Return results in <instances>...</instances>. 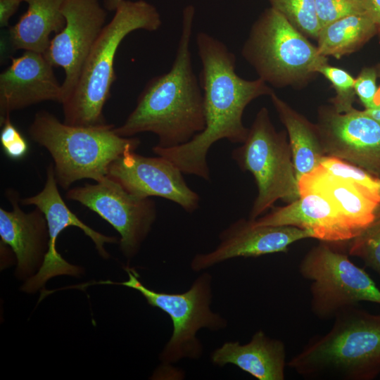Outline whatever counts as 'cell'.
Returning <instances> with one entry per match:
<instances>
[{
    "mask_svg": "<svg viewBox=\"0 0 380 380\" xmlns=\"http://www.w3.org/2000/svg\"><path fill=\"white\" fill-rule=\"evenodd\" d=\"M202 69L199 82L203 94L205 129L186 144L173 148L157 145L153 152L170 160L183 174L210 179L208 153L221 139L243 144L249 128L242 121L246 107L272 89L260 78L248 80L236 72V57L227 45L205 32L196 34Z\"/></svg>",
    "mask_w": 380,
    "mask_h": 380,
    "instance_id": "6da1fadb",
    "label": "cell"
},
{
    "mask_svg": "<svg viewBox=\"0 0 380 380\" xmlns=\"http://www.w3.org/2000/svg\"><path fill=\"white\" fill-rule=\"evenodd\" d=\"M195 8L183 9L176 56L167 72L152 77L139 95L125 121L114 127L121 137L151 132L157 146L173 148L186 144L205 127L203 94L195 74L190 49Z\"/></svg>",
    "mask_w": 380,
    "mask_h": 380,
    "instance_id": "7a4b0ae2",
    "label": "cell"
},
{
    "mask_svg": "<svg viewBox=\"0 0 380 380\" xmlns=\"http://www.w3.org/2000/svg\"><path fill=\"white\" fill-rule=\"evenodd\" d=\"M287 365L305 379L372 380L380 374V315L356 306L336 314Z\"/></svg>",
    "mask_w": 380,
    "mask_h": 380,
    "instance_id": "3957f363",
    "label": "cell"
},
{
    "mask_svg": "<svg viewBox=\"0 0 380 380\" xmlns=\"http://www.w3.org/2000/svg\"><path fill=\"white\" fill-rule=\"evenodd\" d=\"M114 11L93 46L73 91L62 103L65 124H108L103 111L115 80L114 63L119 46L134 31L155 32L162 25L156 7L145 0H122Z\"/></svg>",
    "mask_w": 380,
    "mask_h": 380,
    "instance_id": "277c9868",
    "label": "cell"
},
{
    "mask_svg": "<svg viewBox=\"0 0 380 380\" xmlns=\"http://www.w3.org/2000/svg\"><path fill=\"white\" fill-rule=\"evenodd\" d=\"M114 127L108 123L95 127L70 125L42 110L35 114L28 132L32 141L49 152L57 184L68 190L81 179H103L115 160L139 146V138L121 137Z\"/></svg>",
    "mask_w": 380,
    "mask_h": 380,
    "instance_id": "5b68a950",
    "label": "cell"
},
{
    "mask_svg": "<svg viewBox=\"0 0 380 380\" xmlns=\"http://www.w3.org/2000/svg\"><path fill=\"white\" fill-rule=\"evenodd\" d=\"M241 55L258 78L277 88L303 84L327 63L317 47L272 7L252 25Z\"/></svg>",
    "mask_w": 380,
    "mask_h": 380,
    "instance_id": "8992f818",
    "label": "cell"
},
{
    "mask_svg": "<svg viewBox=\"0 0 380 380\" xmlns=\"http://www.w3.org/2000/svg\"><path fill=\"white\" fill-rule=\"evenodd\" d=\"M128 279L115 283L110 281L99 284H120L139 291L147 303L169 315L172 322V333L165 344L160 360L170 365L182 359L198 360L203 346L198 338L201 329L217 331L227 326V321L210 308L213 298V277L203 272L191 287L182 293L158 292L145 286L134 269L126 267Z\"/></svg>",
    "mask_w": 380,
    "mask_h": 380,
    "instance_id": "52a82bcc",
    "label": "cell"
},
{
    "mask_svg": "<svg viewBox=\"0 0 380 380\" xmlns=\"http://www.w3.org/2000/svg\"><path fill=\"white\" fill-rule=\"evenodd\" d=\"M232 158L243 171L254 177L258 194L249 213L255 220L279 199L291 203L300 197L287 132L274 127L268 110L261 108L245 141Z\"/></svg>",
    "mask_w": 380,
    "mask_h": 380,
    "instance_id": "ba28073f",
    "label": "cell"
},
{
    "mask_svg": "<svg viewBox=\"0 0 380 380\" xmlns=\"http://www.w3.org/2000/svg\"><path fill=\"white\" fill-rule=\"evenodd\" d=\"M298 270L311 281V310L322 319L334 318L340 310L362 301L380 305V289L348 255L322 241L302 258Z\"/></svg>",
    "mask_w": 380,
    "mask_h": 380,
    "instance_id": "9c48e42d",
    "label": "cell"
},
{
    "mask_svg": "<svg viewBox=\"0 0 380 380\" xmlns=\"http://www.w3.org/2000/svg\"><path fill=\"white\" fill-rule=\"evenodd\" d=\"M66 198L97 213L120 235V248L127 258L136 255L157 217L156 203L127 191L108 176L96 184L68 189Z\"/></svg>",
    "mask_w": 380,
    "mask_h": 380,
    "instance_id": "30bf717a",
    "label": "cell"
},
{
    "mask_svg": "<svg viewBox=\"0 0 380 380\" xmlns=\"http://www.w3.org/2000/svg\"><path fill=\"white\" fill-rule=\"evenodd\" d=\"M53 165L46 167V182L42 190L20 200L23 205H34L44 215L49 230V248L38 272L31 276L22 289L26 293H34L41 289L52 277L59 275L77 276L81 268L70 264L56 250L57 238L68 227L80 228L95 244L98 253L104 258L109 255L104 248L106 243L118 242L117 238L98 232L80 220L68 207L58 189Z\"/></svg>",
    "mask_w": 380,
    "mask_h": 380,
    "instance_id": "8fae6325",
    "label": "cell"
},
{
    "mask_svg": "<svg viewBox=\"0 0 380 380\" xmlns=\"http://www.w3.org/2000/svg\"><path fill=\"white\" fill-rule=\"evenodd\" d=\"M63 14L65 25L51 39L44 53L53 67L64 70L62 103L73 91L107 18L106 9L99 0H65Z\"/></svg>",
    "mask_w": 380,
    "mask_h": 380,
    "instance_id": "7c38bea8",
    "label": "cell"
},
{
    "mask_svg": "<svg viewBox=\"0 0 380 380\" xmlns=\"http://www.w3.org/2000/svg\"><path fill=\"white\" fill-rule=\"evenodd\" d=\"M327 156L345 160L380 179V123L364 110L338 113L321 106L316 123Z\"/></svg>",
    "mask_w": 380,
    "mask_h": 380,
    "instance_id": "4fadbf2b",
    "label": "cell"
},
{
    "mask_svg": "<svg viewBox=\"0 0 380 380\" xmlns=\"http://www.w3.org/2000/svg\"><path fill=\"white\" fill-rule=\"evenodd\" d=\"M182 175L163 156L148 157L129 151L110 165L107 176L131 194L141 198L161 197L191 213L198 209L200 197L187 185Z\"/></svg>",
    "mask_w": 380,
    "mask_h": 380,
    "instance_id": "5bb4252c",
    "label": "cell"
},
{
    "mask_svg": "<svg viewBox=\"0 0 380 380\" xmlns=\"http://www.w3.org/2000/svg\"><path fill=\"white\" fill-rule=\"evenodd\" d=\"M313 236L306 229L293 226L256 225L253 220L241 218L220 233V242L213 251L195 255L190 267L194 272H199L232 258L286 253L292 243Z\"/></svg>",
    "mask_w": 380,
    "mask_h": 380,
    "instance_id": "9a60e30c",
    "label": "cell"
},
{
    "mask_svg": "<svg viewBox=\"0 0 380 380\" xmlns=\"http://www.w3.org/2000/svg\"><path fill=\"white\" fill-rule=\"evenodd\" d=\"M42 53L25 51L0 74V124L13 111L43 101L63 102L62 84Z\"/></svg>",
    "mask_w": 380,
    "mask_h": 380,
    "instance_id": "2e32d148",
    "label": "cell"
},
{
    "mask_svg": "<svg viewBox=\"0 0 380 380\" xmlns=\"http://www.w3.org/2000/svg\"><path fill=\"white\" fill-rule=\"evenodd\" d=\"M300 197L285 206L253 220L256 225L293 226L306 229L313 238L328 243L349 241L361 231L321 194L299 191Z\"/></svg>",
    "mask_w": 380,
    "mask_h": 380,
    "instance_id": "e0dca14e",
    "label": "cell"
},
{
    "mask_svg": "<svg viewBox=\"0 0 380 380\" xmlns=\"http://www.w3.org/2000/svg\"><path fill=\"white\" fill-rule=\"evenodd\" d=\"M6 196L11 210L0 208V236L1 241L14 253L20 276L32 274L41 267L49 248V230L44 213L36 208L24 212L19 205L20 196L8 189Z\"/></svg>",
    "mask_w": 380,
    "mask_h": 380,
    "instance_id": "ac0fdd59",
    "label": "cell"
},
{
    "mask_svg": "<svg viewBox=\"0 0 380 380\" xmlns=\"http://www.w3.org/2000/svg\"><path fill=\"white\" fill-rule=\"evenodd\" d=\"M299 191H313L327 198L362 232L380 208V194L355 181L337 177L320 165L298 181Z\"/></svg>",
    "mask_w": 380,
    "mask_h": 380,
    "instance_id": "d6986e66",
    "label": "cell"
},
{
    "mask_svg": "<svg viewBox=\"0 0 380 380\" xmlns=\"http://www.w3.org/2000/svg\"><path fill=\"white\" fill-rule=\"evenodd\" d=\"M286 356L284 342L258 330L246 344L225 342L211 353L210 361L218 367L234 365L258 380H284Z\"/></svg>",
    "mask_w": 380,
    "mask_h": 380,
    "instance_id": "ffe728a7",
    "label": "cell"
},
{
    "mask_svg": "<svg viewBox=\"0 0 380 380\" xmlns=\"http://www.w3.org/2000/svg\"><path fill=\"white\" fill-rule=\"evenodd\" d=\"M65 1L25 0L27 10L8 30L12 47L44 53L51 33L59 32L65 25L63 14Z\"/></svg>",
    "mask_w": 380,
    "mask_h": 380,
    "instance_id": "44dd1931",
    "label": "cell"
},
{
    "mask_svg": "<svg viewBox=\"0 0 380 380\" xmlns=\"http://www.w3.org/2000/svg\"><path fill=\"white\" fill-rule=\"evenodd\" d=\"M270 99L289 137L297 180L319 167L326 153L316 124L293 109L273 91Z\"/></svg>",
    "mask_w": 380,
    "mask_h": 380,
    "instance_id": "7402d4cb",
    "label": "cell"
},
{
    "mask_svg": "<svg viewBox=\"0 0 380 380\" xmlns=\"http://www.w3.org/2000/svg\"><path fill=\"white\" fill-rule=\"evenodd\" d=\"M377 33L378 27L366 13L353 14L322 27L317 47L322 56L339 59L357 50Z\"/></svg>",
    "mask_w": 380,
    "mask_h": 380,
    "instance_id": "603a6c76",
    "label": "cell"
},
{
    "mask_svg": "<svg viewBox=\"0 0 380 380\" xmlns=\"http://www.w3.org/2000/svg\"><path fill=\"white\" fill-rule=\"evenodd\" d=\"M271 7L284 15L307 37L317 39L320 26L315 0H267Z\"/></svg>",
    "mask_w": 380,
    "mask_h": 380,
    "instance_id": "cb8c5ba5",
    "label": "cell"
},
{
    "mask_svg": "<svg viewBox=\"0 0 380 380\" xmlns=\"http://www.w3.org/2000/svg\"><path fill=\"white\" fill-rule=\"evenodd\" d=\"M348 254L360 258L380 277V208L373 221L349 241Z\"/></svg>",
    "mask_w": 380,
    "mask_h": 380,
    "instance_id": "d4e9b609",
    "label": "cell"
},
{
    "mask_svg": "<svg viewBox=\"0 0 380 380\" xmlns=\"http://www.w3.org/2000/svg\"><path fill=\"white\" fill-rule=\"evenodd\" d=\"M317 72L327 78L335 90V96L331 100L334 110L338 113H346L353 110L356 96L355 78L346 70L331 66L328 63L322 65Z\"/></svg>",
    "mask_w": 380,
    "mask_h": 380,
    "instance_id": "484cf974",
    "label": "cell"
},
{
    "mask_svg": "<svg viewBox=\"0 0 380 380\" xmlns=\"http://www.w3.org/2000/svg\"><path fill=\"white\" fill-rule=\"evenodd\" d=\"M320 29L341 18L365 13L362 0H315Z\"/></svg>",
    "mask_w": 380,
    "mask_h": 380,
    "instance_id": "4316f807",
    "label": "cell"
},
{
    "mask_svg": "<svg viewBox=\"0 0 380 380\" xmlns=\"http://www.w3.org/2000/svg\"><path fill=\"white\" fill-rule=\"evenodd\" d=\"M321 165L335 176L355 181L380 194V179L337 158L325 156Z\"/></svg>",
    "mask_w": 380,
    "mask_h": 380,
    "instance_id": "83f0119b",
    "label": "cell"
},
{
    "mask_svg": "<svg viewBox=\"0 0 380 380\" xmlns=\"http://www.w3.org/2000/svg\"><path fill=\"white\" fill-rule=\"evenodd\" d=\"M0 141L5 154L12 160H20L28 152V144L22 134L11 121L10 116L0 124Z\"/></svg>",
    "mask_w": 380,
    "mask_h": 380,
    "instance_id": "f1b7e54d",
    "label": "cell"
},
{
    "mask_svg": "<svg viewBox=\"0 0 380 380\" xmlns=\"http://www.w3.org/2000/svg\"><path fill=\"white\" fill-rule=\"evenodd\" d=\"M377 67L363 68L355 78L354 89L356 96L365 107L372 108L376 106V99L379 90L376 82L379 77Z\"/></svg>",
    "mask_w": 380,
    "mask_h": 380,
    "instance_id": "f546056e",
    "label": "cell"
},
{
    "mask_svg": "<svg viewBox=\"0 0 380 380\" xmlns=\"http://www.w3.org/2000/svg\"><path fill=\"white\" fill-rule=\"evenodd\" d=\"M25 0H0V26H8L11 18L16 13L20 4Z\"/></svg>",
    "mask_w": 380,
    "mask_h": 380,
    "instance_id": "4dcf8cb0",
    "label": "cell"
},
{
    "mask_svg": "<svg viewBox=\"0 0 380 380\" xmlns=\"http://www.w3.org/2000/svg\"><path fill=\"white\" fill-rule=\"evenodd\" d=\"M365 13L374 22L380 33V0H362Z\"/></svg>",
    "mask_w": 380,
    "mask_h": 380,
    "instance_id": "1f68e13d",
    "label": "cell"
},
{
    "mask_svg": "<svg viewBox=\"0 0 380 380\" xmlns=\"http://www.w3.org/2000/svg\"><path fill=\"white\" fill-rule=\"evenodd\" d=\"M370 117L380 123V87H379L376 99V106L369 109L364 110Z\"/></svg>",
    "mask_w": 380,
    "mask_h": 380,
    "instance_id": "d6a6232c",
    "label": "cell"
},
{
    "mask_svg": "<svg viewBox=\"0 0 380 380\" xmlns=\"http://www.w3.org/2000/svg\"><path fill=\"white\" fill-rule=\"evenodd\" d=\"M122 0H103V6L106 10L115 11Z\"/></svg>",
    "mask_w": 380,
    "mask_h": 380,
    "instance_id": "836d02e7",
    "label": "cell"
}]
</instances>
